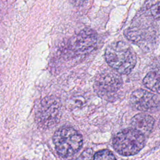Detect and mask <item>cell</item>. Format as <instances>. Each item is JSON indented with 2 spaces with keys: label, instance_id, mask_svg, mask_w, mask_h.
<instances>
[{
  "label": "cell",
  "instance_id": "obj_1",
  "mask_svg": "<svg viewBox=\"0 0 160 160\" xmlns=\"http://www.w3.org/2000/svg\"><path fill=\"white\" fill-rule=\"evenodd\" d=\"M107 63L119 74H128L136 63V55L132 48L124 41H116L109 44L105 51Z\"/></svg>",
  "mask_w": 160,
  "mask_h": 160
},
{
  "label": "cell",
  "instance_id": "obj_2",
  "mask_svg": "<svg viewBox=\"0 0 160 160\" xmlns=\"http://www.w3.org/2000/svg\"><path fill=\"white\" fill-rule=\"evenodd\" d=\"M52 139L57 152L62 158L73 156L82 145V138L81 134L69 126L59 128L54 132Z\"/></svg>",
  "mask_w": 160,
  "mask_h": 160
},
{
  "label": "cell",
  "instance_id": "obj_3",
  "mask_svg": "<svg viewBox=\"0 0 160 160\" xmlns=\"http://www.w3.org/2000/svg\"><path fill=\"white\" fill-rule=\"evenodd\" d=\"M113 148L122 156H132L144 146V135L133 128H127L119 132L113 138Z\"/></svg>",
  "mask_w": 160,
  "mask_h": 160
},
{
  "label": "cell",
  "instance_id": "obj_4",
  "mask_svg": "<svg viewBox=\"0 0 160 160\" xmlns=\"http://www.w3.org/2000/svg\"><path fill=\"white\" fill-rule=\"evenodd\" d=\"M122 86L119 73L116 71H105L96 78L94 88L96 92L107 101L115 99Z\"/></svg>",
  "mask_w": 160,
  "mask_h": 160
},
{
  "label": "cell",
  "instance_id": "obj_5",
  "mask_svg": "<svg viewBox=\"0 0 160 160\" xmlns=\"http://www.w3.org/2000/svg\"><path fill=\"white\" fill-rule=\"evenodd\" d=\"M61 106L59 101L54 97H46L42 99L37 113L39 124L48 128L58 122L60 118Z\"/></svg>",
  "mask_w": 160,
  "mask_h": 160
},
{
  "label": "cell",
  "instance_id": "obj_6",
  "mask_svg": "<svg viewBox=\"0 0 160 160\" xmlns=\"http://www.w3.org/2000/svg\"><path fill=\"white\" fill-rule=\"evenodd\" d=\"M130 102L136 109L154 112L160 109V99L154 94L142 89L134 91L131 97Z\"/></svg>",
  "mask_w": 160,
  "mask_h": 160
},
{
  "label": "cell",
  "instance_id": "obj_7",
  "mask_svg": "<svg viewBox=\"0 0 160 160\" xmlns=\"http://www.w3.org/2000/svg\"><path fill=\"white\" fill-rule=\"evenodd\" d=\"M98 41L96 32L89 28L82 30L71 42V51L77 54L90 52L95 48Z\"/></svg>",
  "mask_w": 160,
  "mask_h": 160
},
{
  "label": "cell",
  "instance_id": "obj_8",
  "mask_svg": "<svg viewBox=\"0 0 160 160\" xmlns=\"http://www.w3.org/2000/svg\"><path fill=\"white\" fill-rule=\"evenodd\" d=\"M154 124V118L151 116L144 113L135 115L131 121V128L138 130L144 135H148L152 131Z\"/></svg>",
  "mask_w": 160,
  "mask_h": 160
},
{
  "label": "cell",
  "instance_id": "obj_9",
  "mask_svg": "<svg viewBox=\"0 0 160 160\" xmlns=\"http://www.w3.org/2000/svg\"><path fill=\"white\" fill-rule=\"evenodd\" d=\"M143 84L148 89L160 94V67L149 71L144 78Z\"/></svg>",
  "mask_w": 160,
  "mask_h": 160
},
{
  "label": "cell",
  "instance_id": "obj_10",
  "mask_svg": "<svg viewBox=\"0 0 160 160\" xmlns=\"http://www.w3.org/2000/svg\"><path fill=\"white\" fill-rule=\"evenodd\" d=\"M146 12L155 19H160V0H149L146 4Z\"/></svg>",
  "mask_w": 160,
  "mask_h": 160
},
{
  "label": "cell",
  "instance_id": "obj_11",
  "mask_svg": "<svg viewBox=\"0 0 160 160\" xmlns=\"http://www.w3.org/2000/svg\"><path fill=\"white\" fill-rule=\"evenodd\" d=\"M92 158L94 159H115L116 157L111 151L104 149L95 153Z\"/></svg>",
  "mask_w": 160,
  "mask_h": 160
},
{
  "label": "cell",
  "instance_id": "obj_12",
  "mask_svg": "<svg viewBox=\"0 0 160 160\" xmlns=\"http://www.w3.org/2000/svg\"><path fill=\"white\" fill-rule=\"evenodd\" d=\"M86 0H71V2H72L74 4H81L83 2H84Z\"/></svg>",
  "mask_w": 160,
  "mask_h": 160
}]
</instances>
